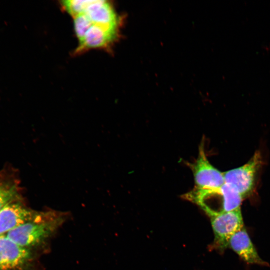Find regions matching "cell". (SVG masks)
Listing matches in <instances>:
<instances>
[{"label": "cell", "mask_w": 270, "mask_h": 270, "mask_svg": "<svg viewBox=\"0 0 270 270\" xmlns=\"http://www.w3.org/2000/svg\"><path fill=\"white\" fill-rule=\"evenodd\" d=\"M64 220L62 216L50 213L42 219L16 228L7 233L6 236L18 246L29 249L49 238Z\"/></svg>", "instance_id": "obj_1"}, {"label": "cell", "mask_w": 270, "mask_h": 270, "mask_svg": "<svg viewBox=\"0 0 270 270\" xmlns=\"http://www.w3.org/2000/svg\"><path fill=\"white\" fill-rule=\"evenodd\" d=\"M215 238L214 248L220 252L228 248L232 236L243 228L244 222L240 208L210 216Z\"/></svg>", "instance_id": "obj_2"}, {"label": "cell", "mask_w": 270, "mask_h": 270, "mask_svg": "<svg viewBox=\"0 0 270 270\" xmlns=\"http://www.w3.org/2000/svg\"><path fill=\"white\" fill-rule=\"evenodd\" d=\"M262 164V155L257 152L244 165L224 172L225 183L232 187L244 198L254 190L256 173Z\"/></svg>", "instance_id": "obj_3"}, {"label": "cell", "mask_w": 270, "mask_h": 270, "mask_svg": "<svg viewBox=\"0 0 270 270\" xmlns=\"http://www.w3.org/2000/svg\"><path fill=\"white\" fill-rule=\"evenodd\" d=\"M190 166L194 174L195 188L204 190H216L224 184V173L221 172L208 160L206 154L204 140L199 147L197 160Z\"/></svg>", "instance_id": "obj_4"}, {"label": "cell", "mask_w": 270, "mask_h": 270, "mask_svg": "<svg viewBox=\"0 0 270 270\" xmlns=\"http://www.w3.org/2000/svg\"><path fill=\"white\" fill-rule=\"evenodd\" d=\"M32 256L30 249L22 248L0 236V270H28Z\"/></svg>", "instance_id": "obj_5"}, {"label": "cell", "mask_w": 270, "mask_h": 270, "mask_svg": "<svg viewBox=\"0 0 270 270\" xmlns=\"http://www.w3.org/2000/svg\"><path fill=\"white\" fill-rule=\"evenodd\" d=\"M48 213H40L11 202L0 212V236L26 223L42 219Z\"/></svg>", "instance_id": "obj_6"}, {"label": "cell", "mask_w": 270, "mask_h": 270, "mask_svg": "<svg viewBox=\"0 0 270 270\" xmlns=\"http://www.w3.org/2000/svg\"><path fill=\"white\" fill-rule=\"evenodd\" d=\"M228 248L233 250L242 260L248 264L268 266L259 256L244 227L232 236L228 242Z\"/></svg>", "instance_id": "obj_7"}, {"label": "cell", "mask_w": 270, "mask_h": 270, "mask_svg": "<svg viewBox=\"0 0 270 270\" xmlns=\"http://www.w3.org/2000/svg\"><path fill=\"white\" fill-rule=\"evenodd\" d=\"M84 14L94 24L118 30L120 20L108 1L92 0Z\"/></svg>", "instance_id": "obj_8"}, {"label": "cell", "mask_w": 270, "mask_h": 270, "mask_svg": "<svg viewBox=\"0 0 270 270\" xmlns=\"http://www.w3.org/2000/svg\"><path fill=\"white\" fill-rule=\"evenodd\" d=\"M118 30L94 24L79 42L76 52L90 49L106 48L112 44L118 36Z\"/></svg>", "instance_id": "obj_9"}, {"label": "cell", "mask_w": 270, "mask_h": 270, "mask_svg": "<svg viewBox=\"0 0 270 270\" xmlns=\"http://www.w3.org/2000/svg\"><path fill=\"white\" fill-rule=\"evenodd\" d=\"M220 192L222 198L221 212H230L240 208L244 198L232 187L225 183L220 188Z\"/></svg>", "instance_id": "obj_10"}, {"label": "cell", "mask_w": 270, "mask_h": 270, "mask_svg": "<svg viewBox=\"0 0 270 270\" xmlns=\"http://www.w3.org/2000/svg\"><path fill=\"white\" fill-rule=\"evenodd\" d=\"M92 0H68L62 1V5L74 18L80 14H84Z\"/></svg>", "instance_id": "obj_11"}, {"label": "cell", "mask_w": 270, "mask_h": 270, "mask_svg": "<svg viewBox=\"0 0 270 270\" xmlns=\"http://www.w3.org/2000/svg\"><path fill=\"white\" fill-rule=\"evenodd\" d=\"M74 18L75 32L80 42L93 23L85 14H80Z\"/></svg>", "instance_id": "obj_12"}, {"label": "cell", "mask_w": 270, "mask_h": 270, "mask_svg": "<svg viewBox=\"0 0 270 270\" xmlns=\"http://www.w3.org/2000/svg\"><path fill=\"white\" fill-rule=\"evenodd\" d=\"M16 192L14 188H7L0 186V212L8 204L14 202Z\"/></svg>", "instance_id": "obj_13"}]
</instances>
